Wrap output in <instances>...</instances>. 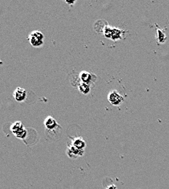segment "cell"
I'll return each mask as SVG.
<instances>
[{
	"label": "cell",
	"instance_id": "cell-11",
	"mask_svg": "<svg viewBox=\"0 0 169 189\" xmlns=\"http://www.w3.org/2000/svg\"><path fill=\"white\" fill-rule=\"evenodd\" d=\"M106 189H117V188L115 185L112 184V185H110V186H109L107 188H106Z\"/></svg>",
	"mask_w": 169,
	"mask_h": 189
},
{
	"label": "cell",
	"instance_id": "cell-7",
	"mask_svg": "<svg viewBox=\"0 0 169 189\" xmlns=\"http://www.w3.org/2000/svg\"><path fill=\"white\" fill-rule=\"evenodd\" d=\"M93 75L87 71H83L80 72V78L82 83H85L87 84H91V83L93 80Z\"/></svg>",
	"mask_w": 169,
	"mask_h": 189
},
{
	"label": "cell",
	"instance_id": "cell-5",
	"mask_svg": "<svg viewBox=\"0 0 169 189\" xmlns=\"http://www.w3.org/2000/svg\"><path fill=\"white\" fill-rule=\"evenodd\" d=\"M26 91L21 87H18L13 92V97L17 102H23L26 98Z\"/></svg>",
	"mask_w": 169,
	"mask_h": 189
},
{
	"label": "cell",
	"instance_id": "cell-1",
	"mask_svg": "<svg viewBox=\"0 0 169 189\" xmlns=\"http://www.w3.org/2000/svg\"><path fill=\"white\" fill-rule=\"evenodd\" d=\"M28 39L35 47H40L44 44V35L39 31H33L29 34Z\"/></svg>",
	"mask_w": 169,
	"mask_h": 189
},
{
	"label": "cell",
	"instance_id": "cell-6",
	"mask_svg": "<svg viewBox=\"0 0 169 189\" xmlns=\"http://www.w3.org/2000/svg\"><path fill=\"white\" fill-rule=\"evenodd\" d=\"M44 124L46 128L49 129V130H53V129H55L56 127L59 126V124H58L56 122V120L50 116H48V117L45 119V120L44 122Z\"/></svg>",
	"mask_w": 169,
	"mask_h": 189
},
{
	"label": "cell",
	"instance_id": "cell-9",
	"mask_svg": "<svg viewBox=\"0 0 169 189\" xmlns=\"http://www.w3.org/2000/svg\"><path fill=\"white\" fill-rule=\"evenodd\" d=\"M78 89L81 93L85 95L88 94L90 91H91V87H90V84L82 83V82L79 85Z\"/></svg>",
	"mask_w": 169,
	"mask_h": 189
},
{
	"label": "cell",
	"instance_id": "cell-4",
	"mask_svg": "<svg viewBox=\"0 0 169 189\" xmlns=\"http://www.w3.org/2000/svg\"><path fill=\"white\" fill-rule=\"evenodd\" d=\"M66 154H67L68 156L71 159H77L78 156H82L84 154V150L78 149L73 146H68L67 151H66Z\"/></svg>",
	"mask_w": 169,
	"mask_h": 189
},
{
	"label": "cell",
	"instance_id": "cell-10",
	"mask_svg": "<svg viewBox=\"0 0 169 189\" xmlns=\"http://www.w3.org/2000/svg\"><path fill=\"white\" fill-rule=\"evenodd\" d=\"M157 33L158 34L157 36V39H158V41H159L160 42H161V43H163V42H165V41H166V34L163 33V31L160 30V29L157 30Z\"/></svg>",
	"mask_w": 169,
	"mask_h": 189
},
{
	"label": "cell",
	"instance_id": "cell-2",
	"mask_svg": "<svg viewBox=\"0 0 169 189\" xmlns=\"http://www.w3.org/2000/svg\"><path fill=\"white\" fill-rule=\"evenodd\" d=\"M10 130L13 133L15 136L20 139L25 138L27 135V131L25 129L23 123L20 122V121L14 122L13 124L11 125Z\"/></svg>",
	"mask_w": 169,
	"mask_h": 189
},
{
	"label": "cell",
	"instance_id": "cell-3",
	"mask_svg": "<svg viewBox=\"0 0 169 189\" xmlns=\"http://www.w3.org/2000/svg\"><path fill=\"white\" fill-rule=\"evenodd\" d=\"M108 101L113 106H118L123 101V97L116 90H112L109 93Z\"/></svg>",
	"mask_w": 169,
	"mask_h": 189
},
{
	"label": "cell",
	"instance_id": "cell-8",
	"mask_svg": "<svg viewBox=\"0 0 169 189\" xmlns=\"http://www.w3.org/2000/svg\"><path fill=\"white\" fill-rule=\"evenodd\" d=\"M72 145L78 149L84 150L85 146H86V143L82 137H75L72 140Z\"/></svg>",
	"mask_w": 169,
	"mask_h": 189
}]
</instances>
